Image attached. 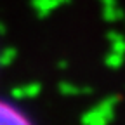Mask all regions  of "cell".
<instances>
[{
    "label": "cell",
    "instance_id": "obj_1",
    "mask_svg": "<svg viewBox=\"0 0 125 125\" xmlns=\"http://www.w3.org/2000/svg\"><path fill=\"white\" fill-rule=\"evenodd\" d=\"M4 122H26V116L14 109V106L0 101V123Z\"/></svg>",
    "mask_w": 125,
    "mask_h": 125
}]
</instances>
